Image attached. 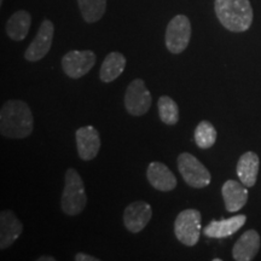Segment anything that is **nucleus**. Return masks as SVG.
I'll list each match as a JSON object with an SVG mask.
<instances>
[{
    "instance_id": "5701e85b",
    "label": "nucleus",
    "mask_w": 261,
    "mask_h": 261,
    "mask_svg": "<svg viewBox=\"0 0 261 261\" xmlns=\"http://www.w3.org/2000/svg\"><path fill=\"white\" fill-rule=\"evenodd\" d=\"M75 260L76 261H99L98 257H94L92 255H89V254H85V253H77L75 255Z\"/></svg>"
},
{
    "instance_id": "f257e3e1",
    "label": "nucleus",
    "mask_w": 261,
    "mask_h": 261,
    "mask_svg": "<svg viewBox=\"0 0 261 261\" xmlns=\"http://www.w3.org/2000/svg\"><path fill=\"white\" fill-rule=\"evenodd\" d=\"M34 119L23 100H8L0 110V133L6 138L23 139L32 135Z\"/></svg>"
},
{
    "instance_id": "7ed1b4c3",
    "label": "nucleus",
    "mask_w": 261,
    "mask_h": 261,
    "mask_svg": "<svg viewBox=\"0 0 261 261\" xmlns=\"http://www.w3.org/2000/svg\"><path fill=\"white\" fill-rule=\"evenodd\" d=\"M86 192L83 179L76 169H67L64 175V189L62 194V211L69 217L79 215L86 207Z\"/></svg>"
},
{
    "instance_id": "dca6fc26",
    "label": "nucleus",
    "mask_w": 261,
    "mask_h": 261,
    "mask_svg": "<svg viewBox=\"0 0 261 261\" xmlns=\"http://www.w3.org/2000/svg\"><path fill=\"white\" fill-rule=\"evenodd\" d=\"M247 217L241 214L223 220H212L203 228L204 236L210 238H225L232 236L246 224Z\"/></svg>"
},
{
    "instance_id": "6e6552de",
    "label": "nucleus",
    "mask_w": 261,
    "mask_h": 261,
    "mask_svg": "<svg viewBox=\"0 0 261 261\" xmlns=\"http://www.w3.org/2000/svg\"><path fill=\"white\" fill-rule=\"evenodd\" d=\"M96 55L91 50L67 52L62 58V69L70 79H80L90 73L96 64Z\"/></svg>"
},
{
    "instance_id": "20e7f679",
    "label": "nucleus",
    "mask_w": 261,
    "mask_h": 261,
    "mask_svg": "<svg viewBox=\"0 0 261 261\" xmlns=\"http://www.w3.org/2000/svg\"><path fill=\"white\" fill-rule=\"evenodd\" d=\"M178 169L189 187L203 189L211 184L212 175L210 171L190 152H182L178 156Z\"/></svg>"
},
{
    "instance_id": "393cba45",
    "label": "nucleus",
    "mask_w": 261,
    "mask_h": 261,
    "mask_svg": "<svg viewBox=\"0 0 261 261\" xmlns=\"http://www.w3.org/2000/svg\"><path fill=\"white\" fill-rule=\"evenodd\" d=\"M3 2H4V0H0V4H3Z\"/></svg>"
},
{
    "instance_id": "aec40b11",
    "label": "nucleus",
    "mask_w": 261,
    "mask_h": 261,
    "mask_svg": "<svg viewBox=\"0 0 261 261\" xmlns=\"http://www.w3.org/2000/svg\"><path fill=\"white\" fill-rule=\"evenodd\" d=\"M81 16L87 23L98 22L106 14L107 0H77Z\"/></svg>"
},
{
    "instance_id": "4468645a",
    "label": "nucleus",
    "mask_w": 261,
    "mask_h": 261,
    "mask_svg": "<svg viewBox=\"0 0 261 261\" xmlns=\"http://www.w3.org/2000/svg\"><path fill=\"white\" fill-rule=\"evenodd\" d=\"M260 234L255 230H248L238 238L232 249V256L237 261H250L259 253Z\"/></svg>"
},
{
    "instance_id": "39448f33",
    "label": "nucleus",
    "mask_w": 261,
    "mask_h": 261,
    "mask_svg": "<svg viewBox=\"0 0 261 261\" xmlns=\"http://www.w3.org/2000/svg\"><path fill=\"white\" fill-rule=\"evenodd\" d=\"M174 233L179 242L194 247L200 240L201 213L197 210H185L178 214L174 221Z\"/></svg>"
},
{
    "instance_id": "4be33fe9",
    "label": "nucleus",
    "mask_w": 261,
    "mask_h": 261,
    "mask_svg": "<svg viewBox=\"0 0 261 261\" xmlns=\"http://www.w3.org/2000/svg\"><path fill=\"white\" fill-rule=\"evenodd\" d=\"M160 119L166 125L173 126L179 121V108L169 96H162L158 102Z\"/></svg>"
},
{
    "instance_id": "b1692460",
    "label": "nucleus",
    "mask_w": 261,
    "mask_h": 261,
    "mask_svg": "<svg viewBox=\"0 0 261 261\" xmlns=\"http://www.w3.org/2000/svg\"><path fill=\"white\" fill-rule=\"evenodd\" d=\"M38 261H56L54 256H50V255H44V256H40L37 259Z\"/></svg>"
},
{
    "instance_id": "ddd939ff",
    "label": "nucleus",
    "mask_w": 261,
    "mask_h": 261,
    "mask_svg": "<svg viewBox=\"0 0 261 261\" xmlns=\"http://www.w3.org/2000/svg\"><path fill=\"white\" fill-rule=\"evenodd\" d=\"M23 231V225L18 220L15 213L4 210L0 213V248L6 249L18 240Z\"/></svg>"
},
{
    "instance_id": "412c9836",
    "label": "nucleus",
    "mask_w": 261,
    "mask_h": 261,
    "mask_svg": "<svg viewBox=\"0 0 261 261\" xmlns=\"http://www.w3.org/2000/svg\"><path fill=\"white\" fill-rule=\"evenodd\" d=\"M195 142L200 149H210L217 142V129L210 121H201L195 129Z\"/></svg>"
},
{
    "instance_id": "f03ea898",
    "label": "nucleus",
    "mask_w": 261,
    "mask_h": 261,
    "mask_svg": "<svg viewBox=\"0 0 261 261\" xmlns=\"http://www.w3.org/2000/svg\"><path fill=\"white\" fill-rule=\"evenodd\" d=\"M214 10L220 23L230 32H246L253 23L249 0H215Z\"/></svg>"
},
{
    "instance_id": "2eb2a0df",
    "label": "nucleus",
    "mask_w": 261,
    "mask_h": 261,
    "mask_svg": "<svg viewBox=\"0 0 261 261\" xmlns=\"http://www.w3.org/2000/svg\"><path fill=\"white\" fill-rule=\"evenodd\" d=\"M225 208L230 213L242 210L248 201V190L246 185L236 180H227L221 188Z\"/></svg>"
},
{
    "instance_id": "a211bd4d",
    "label": "nucleus",
    "mask_w": 261,
    "mask_h": 261,
    "mask_svg": "<svg viewBox=\"0 0 261 261\" xmlns=\"http://www.w3.org/2000/svg\"><path fill=\"white\" fill-rule=\"evenodd\" d=\"M32 24V16L28 11L19 10L16 11L11 17L8 19L6 23V34L14 41L24 40L28 35Z\"/></svg>"
},
{
    "instance_id": "f8f14e48",
    "label": "nucleus",
    "mask_w": 261,
    "mask_h": 261,
    "mask_svg": "<svg viewBox=\"0 0 261 261\" xmlns=\"http://www.w3.org/2000/svg\"><path fill=\"white\" fill-rule=\"evenodd\" d=\"M146 178L151 187L162 192H168L177 188V178L165 163L154 161L149 165Z\"/></svg>"
},
{
    "instance_id": "423d86ee",
    "label": "nucleus",
    "mask_w": 261,
    "mask_h": 261,
    "mask_svg": "<svg viewBox=\"0 0 261 261\" xmlns=\"http://www.w3.org/2000/svg\"><path fill=\"white\" fill-rule=\"evenodd\" d=\"M191 39V23L185 15L174 16L167 25L166 47L171 54L179 55L188 47Z\"/></svg>"
},
{
    "instance_id": "0eeeda50",
    "label": "nucleus",
    "mask_w": 261,
    "mask_h": 261,
    "mask_svg": "<svg viewBox=\"0 0 261 261\" xmlns=\"http://www.w3.org/2000/svg\"><path fill=\"white\" fill-rule=\"evenodd\" d=\"M125 108L127 113L133 116H143L151 107V94L145 86L144 80L135 79L126 89Z\"/></svg>"
},
{
    "instance_id": "6ab92c4d",
    "label": "nucleus",
    "mask_w": 261,
    "mask_h": 261,
    "mask_svg": "<svg viewBox=\"0 0 261 261\" xmlns=\"http://www.w3.org/2000/svg\"><path fill=\"white\" fill-rule=\"evenodd\" d=\"M126 68V57L120 52H110L104 58L100 67L99 77L103 83L109 84L116 80L123 73Z\"/></svg>"
},
{
    "instance_id": "1a4fd4ad",
    "label": "nucleus",
    "mask_w": 261,
    "mask_h": 261,
    "mask_svg": "<svg viewBox=\"0 0 261 261\" xmlns=\"http://www.w3.org/2000/svg\"><path fill=\"white\" fill-rule=\"evenodd\" d=\"M55 25L50 19H44L40 28L24 52V58L28 62H38L44 58L50 51L54 40Z\"/></svg>"
},
{
    "instance_id": "f3484780",
    "label": "nucleus",
    "mask_w": 261,
    "mask_h": 261,
    "mask_svg": "<svg viewBox=\"0 0 261 261\" xmlns=\"http://www.w3.org/2000/svg\"><path fill=\"white\" fill-rule=\"evenodd\" d=\"M260 160L255 152L247 151L241 156L237 163V175L241 182L247 188H252L255 185L259 173Z\"/></svg>"
},
{
    "instance_id": "9b49d317",
    "label": "nucleus",
    "mask_w": 261,
    "mask_h": 261,
    "mask_svg": "<svg viewBox=\"0 0 261 261\" xmlns=\"http://www.w3.org/2000/svg\"><path fill=\"white\" fill-rule=\"evenodd\" d=\"M77 154L84 161H91L98 155L100 149V137L93 126L80 127L75 133Z\"/></svg>"
},
{
    "instance_id": "9d476101",
    "label": "nucleus",
    "mask_w": 261,
    "mask_h": 261,
    "mask_svg": "<svg viewBox=\"0 0 261 261\" xmlns=\"http://www.w3.org/2000/svg\"><path fill=\"white\" fill-rule=\"evenodd\" d=\"M151 217V205L144 201H135L123 212V224L129 232L138 233L146 227Z\"/></svg>"
}]
</instances>
